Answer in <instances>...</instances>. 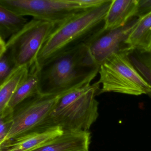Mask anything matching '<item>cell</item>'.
I'll use <instances>...</instances> for the list:
<instances>
[{"mask_svg": "<svg viewBox=\"0 0 151 151\" xmlns=\"http://www.w3.org/2000/svg\"><path fill=\"white\" fill-rule=\"evenodd\" d=\"M29 69L27 66L17 68L0 85V114L6 110L14 93L29 72Z\"/></svg>", "mask_w": 151, "mask_h": 151, "instance_id": "obj_13", "label": "cell"}, {"mask_svg": "<svg viewBox=\"0 0 151 151\" xmlns=\"http://www.w3.org/2000/svg\"><path fill=\"white\" fill-rule=\"evenodd\" d=\"M57 26L49 22L33 19L6 42V52L16 68L35 63L38 55Z\"/></svg>", "mask_w": 151, "mask_h": 151, "instance_id": "obj_5", "label": "cell"}, {"mask_svg": "<svg viewBox=\"0 0 151 151\" xmlns=\"http://www.w3.org/2000/svg\"><path fill=\"white\" fill-rule=\"evenodd\" d=\"M6 52L0 55V85L17 69Z\"/></svg>", "mask_w": 151, "mask_h": 151, "instance_id": "obj_17", "label": "cell"}, {"mask_svg": "<svg viewBox=\"0 0 151 151\" xmlns=\"http://www.w3.org/2000/svg\"><path fill=\"white\" fill-rule=\"evenodd\" d=\"M139 0H112L104 21L106 30L115 29L126 25L137 16Z\"/></svg>", "mask_w": 151, "mask_h": 151, "instance_id": "obj_11", "label": "cell"}, {"mask_svg": "<svg viewBox=\"0 0 151 151\" xmlns=\"http://www.w3.org/2000/svg\"><path fill=\"white\" fill-rule=\"evenodd\" d=\"M132 51L114 54L100 67L102 85L99 94L114 92L128 95L146 94L151 97V86L136 69L129 57Z\"/></svg>", "mask_w": 151, "mask_h": 151, "instance_id": "obj_4", "label": "cell"}, {"mask_svg": "<svg viewBox=\"0 0 151 151\" xmlns=\"http://www.w3.org/2000/svg\"><path fill=\"white\" fill-rule=\"evenodd\" d=\"M89 131H63V133L31 151H89Z\"/></svg>", "mask_w": 151, "mask_h": 151, "instance_id": "obj_10", "label": "cell"}, {"mask_svg": "<svg viewBox=\"0 0 151 151\" xmlns=\"http://www.w3.org/2000/svg\"><path fill=\"white\" fill-rule=\"evenodd\" d=\"M59 96L44 95L37 92L17 106L13 110V124L5 141L40 129Z\"/></svg>", "mask_w": 151, "mask_h": 151, "instance_id": "obj_7", "label": "cell"}, {"mask_svg": "<svg viewBox=\"0 0 151 151\" xmlns=\"http://www.w3.org/2000/svg\"><path fill=\"white\" fill-rule=\"evenodd\" d=\"M100 84L95 83L61 96L40 129L58 126L63 131H89L99 116Z\"/></svg>", "mask_w": 151, "mask_h": 151, "instance_id": "obj_2", "label": "cell"}, {"mask_svg": "<svg viewBox=\"0 0 151 151\" xmlns=\"http://www.w3.org/2000/svg\"><path fill=\"white\" fill-rule=\"evenodd\" d=\"M126 43L132 51L151 52V12L138 18Z\"/></svg>", "mask_w": 151, "mask_h": 151, "instance_id": "obj_12", "label": "cell"}, {"mask_svg": "<svg viewBox=\"0 0 151 151\" xmlns=\"http://www.w3.org/2000/svg\"><path fill=\"white\" fill-rule=\"evenodd\" d=\"M137 21L138 18L132 19L123 27L111 30L101 27L88 40L86 45L96 64L100 66L114 54L133 51L126 42Z\"/></svg>", "mask_w": 151, "mask_h": 151, "instance_id": "obj_8", "label": "cell"}, {"mask_svg": "<svg viewBox=\"0 0 151 151\" xmlns=\"http://www.w3.org/2000/svg\"><path fill=\"white\" fill-rule=\"evenodd\" d=\"M0 6L22 16L49 22L57 27L87 8L75 0H0Z\"/></svg>", "mask_w": 151, "mask_h": 151, "instance_id": "obj_6", "label": "cell"}, {"mask_svg": "<svg viewBox=\"0 0 151 151\" xmlns=\"http://www.w3.org/2000/svg\"><path fill=\"white\" fill-rule=\"evenodd\" d=\"M112 0L89 9L56 27L40 51L35 65L38 67L56 55L81 44L101 28Z\"/></svg>", "mask_w": 151, "mask_h": 151, "instance_id": "obj_3", "label": "cell"}, {"mask_svg": "<svg viewBox=\"0 0 151 151\" xmlns=\"http://www.w3.org/2000/svg\"><path fill=\"white\" fill-rule=\"evenodd\" d=\"M35 66L39 79L38 92L54 96L90 84L100 67L93 60L85 43L56 55L38 67Z\"/></svg>", "mask_w": 151, "mask_h": 151, "instance_id": "obj_1", "label": "cell"}, {"mask_svg": "<svg viewBox=\"0 0 151 151\" xmlns=\"http://www.w3.org/2000/svg\"><path fill=\"white\" fill-rule=\"evenodd\" d=\"M151 12V0H139L137 17Z\"/></svg>", "mask_w": 151, "mask_h": 151, "instance_id": "obj_19", "label": "cell"}, {"mask_svg": "<svg viewBox=\"0 0 151 151\" xmlns=\"http://www.w3.org/2000/svg\"><path fill=\"white\" fill-rule=\"evenodd\" d=\"M13 112L6 111L0 115V145L5 141L13 124Z\"/></svg>", "mask_w": 151, "mask_h": 151, "instance_id": "obj_18", "label": "cell"}, {"mask_svg": "<svg viewBox=\"0 0 151 151\" xmlns=\"http://www.w3.org/2000/svg\"><path fill=\"white\" fill-rule=\"evenodd\" d=\"M24 16L0 6V38L4 40L14 36L28 23Z\"/></svg>", "mask_w": 151, "mask_h": 151, "instance_id": "obj_14", "label": "cell"}, {"mask_svg": "<svg viewBox=\"0 0 151 151\" xmlns=\"http://www.w3.org/2000/svg\"><path fill=\"white\" fill-rule=\"evenodd\" d=\"M135 52V55L132 52L129 55L130 60L139 73L151 86V52Z\"/></svg>", "mask_w": 151, "mask_h": 151, "instance_id": "obj_16", "label": "cell"}, {"mask_svg": "<svg viewBox=\"0 0 151 151\" xmlns=\"http://www.w3.org/2000/svg\"><path fill=\"white\" fill-rule=\"evenodd\" d=\"M6 42L2 39L0 38V55L5 53L6 51Z\"/></svg>", "mask_w": 151, "mask_h": 151, "instance_id": "obj_20", "label": "cell"}, {"mask_svg": "<svg viewBox=\"0 0 151 151\" xmlns=\"http://www.w3.org/2000/svg\"><path fill=\"white\" fill-rule=\"evenodd\" d=\"M38 77L34 64L14 93L6 110L13 111L14 109L24 100L38 92Z\"/></svg>", "mask_w": 151, "mask_h": 151, "instance_id": "obj_15", "label": "cell"}, {"mask_svg": "<svg viewBox=\"0 0 151 151\" xmlns=\"http://www.w3.org/2000/svg\"><path fill=\"white\" fill-rule=\"evenodd\" d=\"M58 126L39 129L5 141L0 145V151H31L63 133Z\"/></svg>", "mask_w": 151, "mask_h": 151, "instance_id": "obj_9", "label": "cell"}]
</instances>
